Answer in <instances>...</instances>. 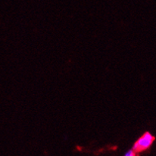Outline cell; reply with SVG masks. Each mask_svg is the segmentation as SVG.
<instances>
[{
    "mask_svg": "<svg viewBox=\"0 0 156 156\" xmlns=\"http://www.w3.org/2000/svg\"><path fill=\"white\" fill-rule=\"evenodd\" d=\"M155 140V137L149 132H146L141 137L137 140L133 146V149L136 152H143L149 149Z\"/></svg>",
    "mask_w": 156,
    "mask_h": 156,
    "instance_id": "6da1fadb",
    "label": "cell"
},
{
    "mask_svg": "<svg viewBox=\"0 0 156 156\" xmlns=\"http://www.w3.org/2000/svg\"><path fill=\"white\" fill-rule=\"evenodd\" d=\"M124 156H136V152L132 149H130V150H129L128 152L125 154Z\"/></svg>",
    "mask_w": 156,
    "mask_h": 156,
    "instance_id": "7a4b0ae2",
    "label": "cell"
}]
</instances>
